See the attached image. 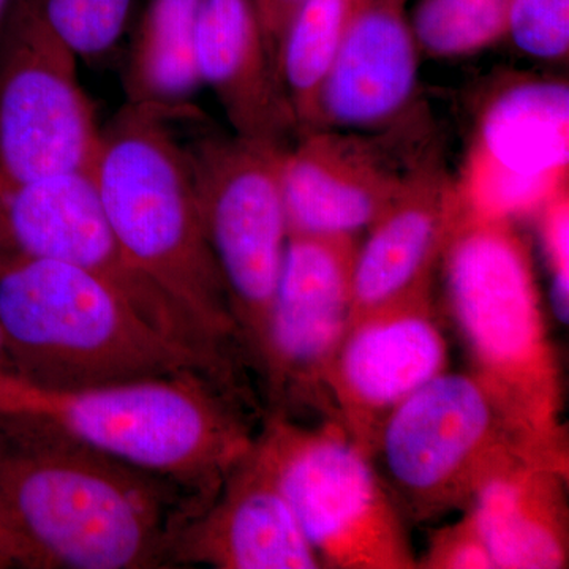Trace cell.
<instances>
[{
	"mask_svg": "<svg viewBox=\"0 0 569 569\" xmlns=\"http://www.w3.org/2000/svg\"><path fill=\"white\" fill-rule=\"evenodd\" d=\"M201 0H151L146 7L126 71L129 103L181 110L203 86L197 61Z\"/></svg>",
	"mask_w": 569,
	"mask_h": 569,
	"instance_id": "obj_19",
	"label": "cell"
},
{
	"mask_svg": "<svg viewBox=\"0 0 569 569\" xmlns=\"http://www.w3.org/2000/svg\"><path fill=\"white\" fill-rule=\"evenodd\" d=\"M509 0H419L410 14L422 54L452 59L507 39Z\"/></svg>",
	"mask_w": 569,
	"mask_h": 569,
	"instance_id": "obj_21",
	"label": "cell"
},
{
	"mask_svg": "<svg viewBox=\"0 0 569 569\" xmlns=\"http://www.w3.org/2000/svg\"><path fill=\"white\" fill-rule=\"evenodd\" d=\"M361 236H290L269 312L260 376L269 415L336 421L328 372L346 336Z\"/></svg>",
	"mask_w": 569,
	"mask_h": 569,
	"instance_id": "obj_9",
	"label": "cell"
},
{
	"mask_svg": "<svg viewBox=\"0 0 569 569\" xmlns=\"http://www.w3.org/2000/svg\"><path fill=\"white\" fill-rule=\"evenodd\" d=\"M421 54L407 0H366L321 78L310 130L383 132L413 118Z\"/></svg>",
	"mask_w": 569,
	"mask_h": 569,
	"instance_id": "obj_14",
	"label": "cell"
},
{
	"mask_svg": "<svg viewBox=\"0 0 569 569\" xmlns=\"http://www.w3.org/2000/svg\"><path fill=\"white\" fill-rule=\"evenodd\" d=\"M36 260L59 261L102 277L157 328L216 358L181 310L123 257L92 170L0 183V269Z\"/></svg>",
	"mask_w": 569,
	"mask_h": 569,
	"instance_id": "obj_11",
	"label": "cell"
},
{
	"mask_svg": "<svg viewBox=\"0 0 569 569\" xmlns=\"http://www.w3.org/2000/svg\"><path fill=\"white\" fill-rule=\"evenodd\" d=\"M531 219L537 220L539 246L549 272V301L561 325L569 321V190L561 181L542 201Z\"/></svg>",
	"mask_w": 569,
	"mask_h": 569,
	"instance_id": "obj_24",
	"label": "cell"
},
{
	"mask_svg": "<svg viewBox=\"0 0 569 569\" xmlns=\"http://www.w3.org/2000/svg\"><path fill=\"white\" fill-rule=\"evenodd\" d=\"M178 111L127 103L100 134L93 179L127 261L212 350L249 366L206 238L186 146L170 126Z\"/></svg>",
	"mask_w": 569,
	"mask_h": 569,
	"instance_id": "obj_3",
	"label": "cell"
},
{
	"mask_svg": "<svg viewBox=\"0 0 569 569\" xmlns=\"http://www.w3.org/2000/svg\"><path fill=\"white\" fill-rule=\"evenodd\" d=\"M549 456L516 429L473 373L443 372L392 411L373 463L407 522L466 509L498 468Z\"/></svg>",
	"mask_w": 569,
	"mask_h": 569,
	"instance_id": "obj_5",
	"label": "cell"
},
{
	"mask_svg": "<svg viewBox=\"0 0 569 569\" xmlns=\"http://www.w3.org/2000/svg\"><path fill=\"white\" fill-rule=\"evenodd\" d=\"M257 441L323 568H418L406 518L339 422L268 415Z\"/></svg>",
	"mask_w": 569,
	"mask_h": 569,
	"instance_id": "obj_6",
	"label": "cell"
},
{
	"mask_svg": "<svg viewBox=\"0 0 569 569\" xmlns=\"http://www.w3.org/2000/svg\"><path fill=\"white\" fill-rule=\"evenodd\" d=\"M302 0H254L258 17L269 48L277 61V50L282 40L288 22L293 18L295 11L301 6Z\"/></svg>",
	"mask_w": 569,
	"mask_h": 569,
	"instance_id": "obj_26",
	"label": "cell"
},
{
	"mask_svg": "<svg viewBox=\"0 0 569 569\" xmlns=\"http://www.w3.org/2000/svg\"><path fill=\"white\" fill-rule=\"evenodd\" d=\"M11 0H0V29H2L3 20H6L7 11H9Z\"/></svg>",
	"mask_w": 569,
	"mask_h": 569,
	"instance_id": "obj_29",
	"label": "cell"
},
{
	"mask_svg": "<svg viewBox=\"0 0 569 569\" xmlns=\"http://www.w3.org/2000/svg\"><path fill=\"white\" fill-rule=\"evenodd\" d=\"M567 82L523 78L500 86L482 104L462 178L460 209L518 222L568 179Z\"/></svg>",
	"mask_w": 569,
	"mask_h": 569,
	"instance_id": "obj_12",
	"label": "cell"
},
{
	"mask_svg": "<svg viewBox=\"0 0 569 569\" xmlns=\"http://www.w3.org/2000/svg\"><path fill=\"white\" fill-rule=\"evenodd\" d=\"M171 563L217 569H321L257 437L216 498L183 523Z\"/></svg>",
	"mask_w": 569,
	"mask_h": 569,
	"instance_id": "obj_16",
	"label": "cell"
},
{
	"mask_svg": "<svg viewBox=\"0 0 569 569\" xmlns=\"http://www.w3.org/2000/svg\"><path fill=\"white\" fill-rule=\"evenodd\" d=\"M204 508L47 419L0 411V531L14 567H173L179 530Z\"/></svg>",
	"mask_w": 569,
	"mask_h": 569,
	"instance_id": "obj_1",
	"label": "cell"
},
{
	"mask_svg": "<svg viewBox=\"0 0 569 569\" xmlns=\"http://www.w3.org/2000/svg\"><path fill=\"white\" fill-rule=\"evenodd\" d=\"M425 112L383 132L312 129L280 153L290 236H361L436 151Z\"/></svg>",
	"mask_w": 569,
	"mask_h": 569,
	"instance_id": "obj_10",
	"label": "cell"
},
{
	"mask_svg": "<svg viewBox=\"0 0 569 569\" xmlns=\"http://www.w3.org/2000/svg\"><path fill=\"white\" fill-rule=\"evenodd\" d=\"M197 61L236 137L287 148L298 126L254 0H201Z\"/></svg>",
	"mask_w": 569,
	"mask_h": 569,
	"instance_id": "obj_17",
	"label": "cell"
},
{
	"mask_svg": "<svg viewBox=\"0 0 569 569\" xmlns=\"http://www.w3.org/2000/svg\"><path fill=\"white\" fill-rule=\"evenodd\" d=\"M507 39L541 61L567 58L569 0H509Z\"/></svg>",
	"mask_w": 569,
	"mask_h": 569,
	"instance_id": "obj_23",
	"label": "cell"
},
{
	"mask_svg": "<svg viewBox=\"0 0 569 569\" xmlns=\"http://www.w3.org/2000/svg\"><path fill=\"white\" fill-rule=\"evenodd\" d=\"M365 2L302 0L288 22L277 50V70L295 114L298 134L312 127L321 78Z\"/></svg>",
	"mask_w": 569,
	"mask_h": 569,
	"instance_id": "obj_20",
	"label": "cell"
},
{
	"mask_svg": "<svg viewBox=\"0 0 569 569\" xmlns=\"http://www.w3.org/2000/svg\"><path fill=\"white\" fill-rule=\"evenodd\" d=\"M0 556L6 557V559L10 560V563L13 565V560H11V550L9 541H7L6 537H3L2 531H0Z\"/></svg>",
	"mask_w": 569,
	"mask_h": 569,
	"instance_id": "obj_28",
	"label": "cell"
},
{
	"mask_svg": "<svg viewBox=\"0 0 569 569\" xmlns=\"http://www.w3.org/2000/svg\"><path fill=\"white\" fill-rule=\"evenodd\" d=\"M448 366L433 296L355 318L328 372L336 421L373 460L392 411Z\"/></svg>",
	"mask_w": 569,
	"mask_h": 569,
	"instance_id": "obj_13",
	"label": "cell"
},
{
	"mask_svg": "<svg viewBox=\"0 0 569 569\" xmlns=\"http://www.w3.org/2000/svg\"><path fill=\"white\" fill-rule=\"evenodd\" d=\"M78 56L24 0L0 29V183L92 170L102 130Z\"/></svg>",
	"mask_w": 569,
	"mask_h": 569,
	"instance_id": "obj_8",
	"label": "cell"
},
{
	"mask_svg": "<svg viewBox=\"0 0 569 569\" xmlns=\"http://www.w3.org/2000/svg\"><path fill=\"white\" fill-rule=\"evenodd\" d=\"M441 263L471 373L527 440L569 458L559 358L516 223L460 211Z\"/></svg>",
	"mask_w": 569,
	"mask_h": 569,
	"instance_id": "obj_4",
	"label": "cell"
},
{
	"mask_svg": "<svg viewBox=\"0 0 569 569\" xmlns=\"http://www.w3.org/2000/svg\"><path fill=\"white\" fill-rule=\"evenodd\" d=\"M10 373H17V370H14L6 342H3L2 332H0V378L10 376Z\"/></svg>",
	"mask_w": 569,
	"mask_h": 569,
	"instance_id": "obj_27",
	"label": "cell"
},
{
	"mask_svg": "<svg viewBox=\"0 0 569 569\" xmlns=\"http://www.w3.org/2000/svg\"><path fill=\"white\" fill-rule=\"evenodd\" d=\"M459 213L458 186L436 149L359 241L350 321L432 296Z\"/></svg>",
	"mask_w": 569,
	"mask_h": 569,
	"instance_id": "obj_15",
	"label": "cell"
},
{
	"mask_svg": "<svg viewBox=\"0 0 569 569\" xmlns=\"http://www.w3.org/2000/svg\"><path fill=\"white\" fill-rule=\"evenodd\" d=\"M78 59L100 61L121 43L134 0H24Z\"/></svg>",
	"mask_w": 569,
	"mask_h": 569,
	"instance_id": "obj_22",
	"label": "cell"
},
{
	"mask_svg": "<svg viewBox=\"0 0 569 569\" xmlns=\"http://www.w3.org/2000/svg\"><path fill=\"white\" fill-rule=\"evenodd\" d=\"M0 332L18 376L82 389L201 373L253 407L246 381L151 323L102 277L59 261L0 269Z\"/></svg>",
	"mask_w": 569,
	"mask_h": 569,
	"instance_id": "obj_2",
	"label": "cell"
},
{
	"mask_svg": "<svg viewBox=\"0 0 569 569\" xmlns=\"http://www.w3.org/2000/svg\"><path fill=\"white\" fill-rule=\"evenodd\" d=\"M183 146L206 238L222 276L247 362L258 373L290 238L279 182L284 148L236 134L194 138Z\"/></svg>",
	"mask_w": 569,
	"mask_h": 569,
	"instance_id": "obj_7",
	"label": "cell"
},
{
	"mask_svg": "<svg viewBox=\"0 0 569 569\" xmlns=\"http://www.w3.org/2000/svg\"><path fill=\"white\" fill-rule=\"evenodd\" d=\"M13 565L10 563V560H7L6 557L0 556V569L11 568Z\"/></svg>",
	"mask_w": 569,
	"mask_h": 569,
	"instance_id": "obj_30",
	"label": "cell"
},
{
	"mask_svg": "<svg viewBox=\"0 0 569 569\" xmlns=\"http://www.w3.org/2000/svg\"><path fill=\"white\" fill-rule=\"evenodd\" d=\"M569 460L522 456L482 481L463 511L497 569H565L569 563Z\"/></svg>",
	"mask_w": 569,
	"mask_h": 569,
	"instance_id": "obj_18",
	"label": "cell"
},
{
	"mask_svg": "<svg viewBox=\"0 0 569 569\" xmlns=\"http://www.w3.org/2000/svg\"><path fill=\"white\" fill-rule=\"evenodd\" d=\"M418 568L497 569L481 531L467 512L458 522L432 530Z\"/></svg>",
	"mask_w": 569,
	"mask_h": 569,
	"instance_id": "obj_25",
	"label": "cell"
}]
</instances>
